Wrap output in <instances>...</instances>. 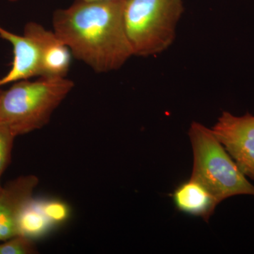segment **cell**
I'll return each mask as SVG.
<instances>
[{
	"label": "cell",
	"instance_id": "cell-1",
	"mask_svg": "<svg viewBox=\"0 0 254 254\" xmlns=\"http://www.w3.org/2000/svg\"><path fill=\"white\" fill-rule=\"evenodd\" d=\"M125 0H76L53 15L55 34L76 59L98 73L120 69L133 56L124 20Z\"/></svg>",
	"mask_w": 254,
	"mask_h": 254
},
{
	"label": "cell",
	"instance_id": "cell-2",
	"mask_svg": "<svg viewBox=\"0 0 254 254\" xmlns=\"http://www.w3.org/2000/svg\"><path fill=\"white\" fill-rule=\"evenodd\" d=\"M74 87L66 77H41L16 81L0 91V124L16 136L40 129Z\"/></svg>",
	"mask_w": 254,
	"mask_h": 254
},
{
	"label": "cell",
	"instance_id": "cell-3",
	"mask_svg": "<svg viewBox=\"0 0 254 254\" xmlns=\"http://www.w3.org/2000/svg\"><path fill=\"white\" fill-rule=\"evenodd\" d=\"M189 136L193 154L190 177L206 187L218 203L235 195H254V185L242 173L211 128L193 122Z\"/></svg>",
	"mask_w": 254,
	"mask_h": 254
},
{
	"label": "cell",
	"instance_id": "cell-4",
	"mask_svg": "<svg viewBox=\"0 0 254 254\" xmlns=\"http://www.w3.org/2000/svg\"><path fill=\"white\" fill-rule=\"evenodd\" d=\"M182 0H125L124 20L133 55H158L173 44Z\"/></svg>",
	"mask_w": 254,
	"mask_h": 254
},
{
	"label": "cell",
	"instance_id": "cell-5",
	"mask_svg": "<svg viewBox=\"0 0 254 254\" xmlns=\"http://www.w3.org/2000/svg\"><path fill=\"white\" fill-rule=\"evenodd\" d=\"M211 129L242 173L254 181V115L224 111Z\"/></svg>",
	"mask_w": 254,
	"mask_h": 254
},
{
	"label": "cell",
	"instance_id": "cell-6",
	"mask_svg": "<svg viewBox=\"0 0 254 254\" xmlns=\"http://www.w3.org/2000/svg\"><path fill=\"white\" fill-rule=\"evenodd\" d=\"M39 180L35 175L18 177L0 190V242L18 235V220L33 197Z\"/></svg>",
	"mask_w": 254,
	"mask_h": 254
},
{
	"label": "cell",
	"instance_id": "cell-7",
	"mask_svg": "<svg viewBox=\"0 0 254 254\" xmlns=\"http://www.w3.org/2000/svg\"><path fill=\"white\" fill-rule=\"evenodd\" d=\"M25 36L36 45L41 60V77H66L70 63L71 51L55 34L39 23H28Z\"/></svg>",
	"mask_w": 254,
	"mask_h": 254
},
{
	"label": "cell",
	"instance_id": "cell-8",
	"mask_svg": "<svg viewBox=\"0 0 254 254\" xmlns=\"http://www.w3.org/2000/svg\"><path fill=\"white\" fill-rule=\"evenodd\" d=\"M0 37L12 45L14 60L9 72L0 79V86L11 82L41 76V60L36 45L28 37L18 36L0 26Z\"/></svg>",
	"mask_w": 254,
	"mask_h": 254
},
{
	"label": "cell",
	"instance_id": "cell-9",
	"mask_svg": "<svg viewBox=\"0 0 254 254\" xmlns=\"http://www.w3.org/2000/svg\"><path fill=\"white\" fill-rule=\"evenodd\" d=\"M177 210L208 222L219 203L208 189L190 177L177 185L171 194Z\"/></svg>",
	"mask_w": 254,
	"mask_h": 254
},
{
	"label": "cell",
	"instance_id": "cell-10",
	"mask_svg": "<svg viewBox=\"0 0 254 254\" xmlns=\"http://www.w3.org/2000/svg\"><path fill=\"white\" fill-rule=\"evenodd\" d=\"M52 224L42 211L40 202L32 199L23 209L18 220V235L33 240L48 231Z\"/></svg>",
	"mask_w": 254,
	"mask_h": 254
},
{
	"label": "cell",
	"instance_id": "cell-11",
	"mask_svg": "<svg viewBox=\"0 0 254 254\" xmlns=\"http://www.w3.org/2000/svg\"><path fill=\"white\" fill-rule=\"evenodd\" d=\"M33 240L18 235L9 240L0 242V254H38Z\"/></svg>",
	"mask_w": 254,
	"mask_h": 254
},
{
	"label": "cell",
	"instance_id": "cell-12",
	"mask_svg": "<svg viewBox=\"0 0 254 254\" xmlns=\"http://www.w3.org/2000/svg\"><path fill=\"white\" fill-rule=\"evenodd\" d=\"M16 137L9 127L0 124V177L11 162V152Z\"/></svg>",
	"mask_w": 254,
	"mask_h": 254
},
{
	"label": "cell",
	"instance_id": "cell-13",
	"mask_svg": "<svg viewBox=\"0 0 254 254\" xmlns=\"http://www.w3.org/2000/svg\"><path fill=\"white\" fill-rule=\"evenodd\" d=\"M42 211L52 225L66 221L69 215L67 205L61 200H46L40 202Z\"/></svg>",
	"mask_w": 254,
	"mask_h": 254
},
{
	"label": "cell",
	"instance_id": "cell-14",
	"mask_svg": "<svg viewBox=\"0 0 254 254\" xmlns=\"http://www.w3.org/2000/svg\"><path fill=\"white\" fill-rule=\"evenodd\" d=\"M82 1H98V0H82Z\"/></svg>",
	"mask_w": 254,
	"mask_h": 254
},
{
	"label": "cell",
	"instance_id": "cell-15",
	"mask_svg": "<svg viewBox=\"0 0 254 254\" xmlns=\"http://www.w3.org/2000/svg\"><path fill=\"white\" fill-rule=\"evenodd\" d=\"M9 1H18V0H9Z\"/></svg>",
	"mask_w": 254,
	"mask_h": 254
},
{
	"label": "cell",
	"instance_id": "cell-16",
	"mask_svg": "<svg viewBox=\"0 0 254 254\" xmlns=\"http://www.w3.org/2000/svg\"><path fill=\"white\" fill-rule=\"evenodd\" d=\"M1 188H2V187H1V182H0V190H1Z\"/></svg>",
	"mask_w": 254,
	"mask_h": 254
}]
</instances>
